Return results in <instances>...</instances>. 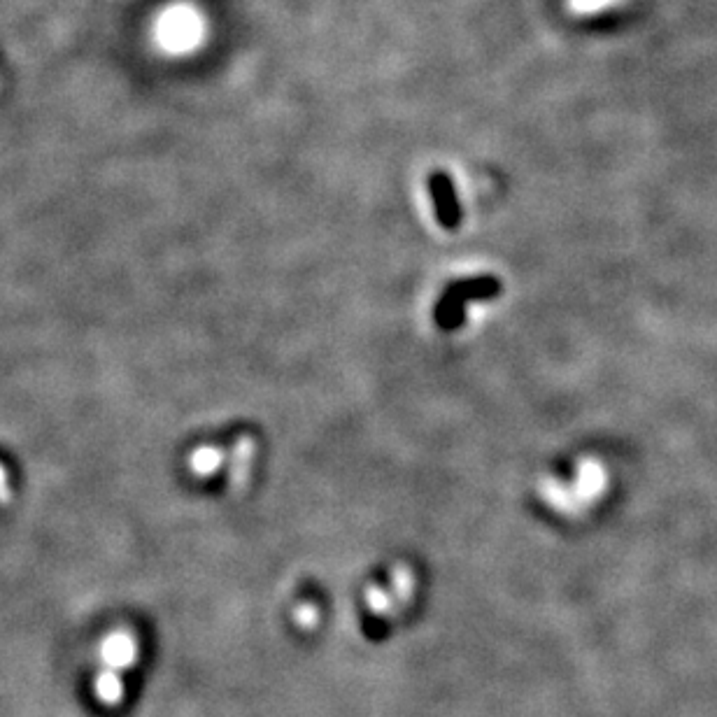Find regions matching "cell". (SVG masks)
I'll return each mask as SVG.
<instances>
[{"instance_id": "cell-2", "label": "cell", "mask_w": 717, "mask_h": 717, "mask_svg": "<svg viewBox=\"0 0 717 717\" xmlns=\"http://www.w3.org/2000/svg\"><path fill=\"white\" fill-rule=\"evenodd\" d=\"M219 459H222V454H219L217 450H210V447H201V450H196L194 454H191V459H189L191 473H196V475L215 473V468L219 466Z\"/></svg>"}, {"instance_id": "cell-4", "label": "cell", "mask_w": 717, "mask_h": 717, "mask_svg": "<svg viewBox=\"0 0 717 717\" xmlns=\"http://www.w3.org/2000/svg\"><path fill=\"white\" fill-rule=\"evenodd\" d=\"M608 3H613V0H573V7L580 12H594L599 7H606Z\"/></svg>"}, {"instance_id": "cell-3", "label": "cell", "mask_w": 717, "mask_h": 717, "mask_svg": "<svg viewBox=\"0 0 717 717\" xmlns=\"http://www.w3.org/2000/svg\"><path fill=\"white\" fill-rule=\"evenodd\" d=\"M364 634L371 638V641H385L387 636V624L382 622V617L368 615L364 620Z\"/></svg>"}, {"instance_id": "cell-5", "label": "cell", "mask_w": 717, "mask_h": 717, "mask_svg": "<svg viewBox=\"0 0 717 717\" xmlns=\"http://www.w3.org/2000/svg\"><path fill=\"white\" fill-rule=\"evenodd\" d=\"M10 501V478H7L5 468L0 466V503Z\"/></svg>"}, {"instance_id": "cell-1", "label": "cell", "mask_w": 717, "mask_h": 717, "mask_svg": "<svg viewBox=\"0 0 717 717\" xmlns=\"http://www.w3.org/2000/svg\"><path fill=\"white\" fill-rule=\"evenodd\" d=\"M156 35H159L161 47L168 49L170 54L191 52L201 42L203 21L198 17V12L187 5L170 7V10L161 14Z\"/></svg>"}]
</instances>
